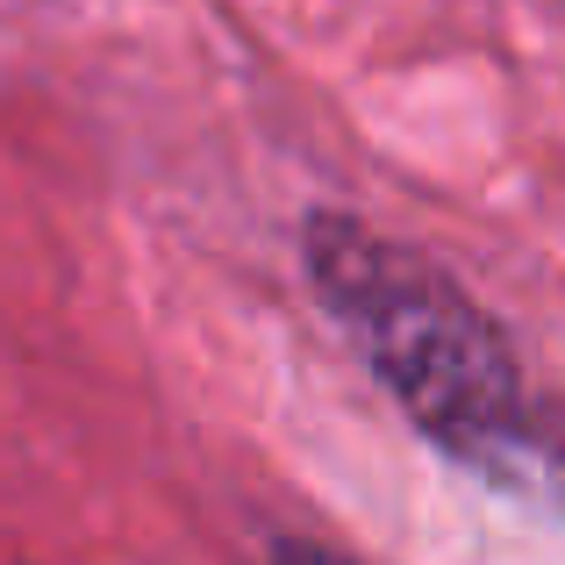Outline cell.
<instances>
[{
	"label": "cell",
	"mask_w": 565,
	"mask_h": 565,
	"mask_svg": "<svg viewBox=\"0 0 565 565\" xmlns=\"http://www.w3.org/2000/svg\"><path fill=\"white\" fill-rule=\"evenodd\" d=\"M322 308L351 330L380 386L437 451L509 487L565 494V437L537 415L509 337L444 265L351 215H316L301 236Z\"/></svg>",
	"instance_id": "1"
},
{
	"label": "cell",
	"mask_w": 565,
	"mask_h": 565,
	"mask_svg": "<svg viewBox=\"0 0 565 565\" xmlns=\"http://www.w3.org/2000/svg\"><path fill=\"white\" fill-rule=\"evenodd\" d=\"M279 565H344V558L316 552V544H279Z\"/></svg>",
	"instance_id": "2"
}]
</instances>
